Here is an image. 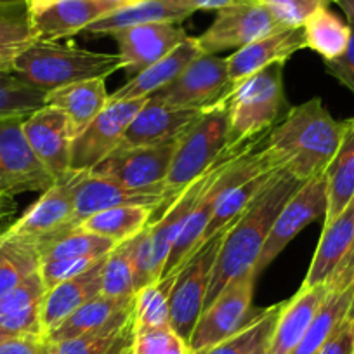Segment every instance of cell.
Masks as SVG:
<instances>
[{
    "label": "cell",
    "mask_w": 354,
    "mask_h": 354,
    "mask_svg": "<svg viewBox=\"0 0 354 354\" xmlns=\"http://www.w3.org/2000/svg\"><path fill=\"white\" fill-rule=\"evenodd\" d=\"M346 120H335L319 97L290 108L266 139L277 169L301 183L325 174L339 149Z\"/></svg>",
    "instance_id": "obj_1"
},
{
    "label": "cell",
    "mask_w": 354,
    "mask_h": 354,
    "mask_svg": "<svg viewBox=\"0 0 354 354\" xmlns=\"http://www.w3.org/2000/svg\"><path fill=\"white\" fill-rule=\"evenodd\" d=\"M301 185L299 179L285 172L283 169H277L257 198L236 221L230 224L214 268L205 297V308L216 301L217 295L230 281L255 271L259 255L270 236L278 214Z\"/></svg>",
    "instance_id": "obj_2"
},
{
    "label": "cell",
    "mask_w": 354,
    "mask_h": 354,
    "mask_svg": "<svg viewBox=\"0 0 354 354\" xmlns=\"http://www.w3.org/2000/svg\"><path fill=\"white\" fill-rule=\"evenodd\" d=\"M118 70H124L118 54L94 53L73 42L35 40L18 57L12 73L44 93H50L77 82L106 78Z\"/></svg>",
    "instance_id": "obj_3"
},
{
    "label": "cell",
    "mask_w": 354,
    "mask_h": 354,
    "mask_svg": "<svg viewBox=\"0 0 354 354\" xmlns=\"http://www.w3.org/2000/svg\"><path fill=\"white\" fill-rule=\"evenodd\" d=\"M230 148L264 136L288 111L283 64L277 63L233 85L226 97Z\"/></svg>",
    "instance_id": "obj_4"
},
{
    "label": "cell",
    "mask_w": 354,
    "mask_h": 354,
    "mask_svg": "<svg viewBox=\"0 0 354 354\" xmlns=\"http://www.w3.org/2000/svg\"><path fill=\"white\" fill-rule=\"evenodd\" d=\"M230 148V124L226 101L203 110L179 136L172 163L165 177V189L176 198L198 177L205 176Z\"/></svg>",
    "instance_id": "obj_5"
},
{
    "label": "cell",
    "mask_w": 354,
    "mask_h": 354,
    "mask_svg": "<svg viewBox=\"0 0 354 354\" xmlns=\"http://www.w3.org/2000/svg\"><path fill=\"white\" fill-rule=\"evenodd\" d=\"M219 163V162H217ZM216 163V165H217ZM216 165L198 177L196 181L186 186L172 202L167 205L165 212L156 223H149L141 233L138 234V247H136L134 264H136V292L141 290L151 281L158 280L163 274L165 264L170 257L177 238L185 230V224L202 193L203 186L209 181L210 174Z\"/></svg>",
    "instance_id": "obj_6"
},
{
    "label": "cell",
    "mask_w": 354,
    "mask_h": 354,
    "mask_svg": "<svg viewBox=\"0 0 354 354\" xmlns=\"http://www.w3.org/2000/svg\"><path fill=\"white\" fill-rule=\"evenodd\" d=\"M227 227L203 240L177 268L176 285L170 297V328L186 344L192 339L196 322L205 308L207 292Z\"/></svg>",
    "instance_id": "obj_7"
},
{
    "label": "cell",
    "mask_w": 354,
    "mask_h": 354,
    "mask_svg": "<svg viewBox=\"0 0 354 354\" xmlns=\"http://www.w3.org/2000/svg\"><path fill=\"white\" fill-rule=\"evenodd\" d=\"M257 278L255 271L234 278L223 288L216 301L203 309L188 342L189 353H198L223 342L261 313V309L252 308Z\"/></svg>",
    "instance_id": "obj_8"
},
{
    "label": "cell",
    "mask_w": 354,
    "mask_h": 354,
    "mask_svg": "<svg viewBox=\"0 0 354 354\" xmlns=\"http://www.w3.org/2000/svg\"><path fill=\"white\" fill-rule=\"evenodd\" d=\"M233 84L227 75L226 57L202 54L169 85L156 91L155 100L174 108L203 111L226 101Z\"/></svg>",
    "instance_id": "obj_9"
},
{
    "label": "cell",
    "mask_w": 354,
    "mask_h": 354,
    "mask_svg": "<svg viewBox=\"0 0 354 354\" xmlns=\"http://www.w3.org/2000/svg\"><path fill=\"white\" fill-rule=\"evenodd\" d=\"M25 118L0 120V193L12 198L21 193H44L56 181L26 141L23 132Z\"/></svg>",
    "instance_id": "obj_10"
},
{
    "label": "cell",
    "mask_w": 354,
    "mask_h": 354,
    "mask_svg": "<svg viewBox=\"0 0 354 354\" xmlns=\"http://www.w3.org/2000/svg\"><path fill=\"white\" fill-rule=\"evenodd\" d=\"M326 176L313 177L302 183L297 192L287 200L283 209L278 214L271 233L266 240L264 248L259 255L255 274L261 277L262 271L285 250L288 243L301 233L304 227L316 219H325L326 214Z\"/></svg>",
    "instance_id": "obj_11"
},
{
    "label": "cell",
    "mask_w": 354,
    "mask_h": 354,
    "mask_svg": "<svg viewBox=\"0 0 354 354\" xmlns=\"http://www.w3.org/2000/svg\"><path fill=\"white\" fill-rule=\"evenodd\" d=\"M80 172L70 170L56 179L39 200L4 231L9 236H23L37 245L68 233L75 224V185Z\"/></svg>",
    "instance_id": "obj_12"
},
{
    "label": "cell",
    "mask_w": 354,
    "mask_h": 354,
    "mask_svg": "<svg viewBox=\"0 0 354 354\" xmlns=\"http://www.w3.org/2000/svg\"><path fill=\"white\" fill-rule=\"evenodd\" d=\"M148 97L110 101L71 145V170L87 172L120 146L125 131Z\"/></svg>",
    "instance_id": "obj_13"
},
{
    "label": "cell",
    "mask_w": 354,
    "mask_h": 354,
    "mask_svg": "<svg viewBox=\"0 0 354 354\" xmlns=\"http://www.w3.org/2000/svg\"><path fill=\"white\" fill-rule=\"evenodd\" d=\"M176 145L177 139L142 148L118 146L88 172L125 188H149L163 185L172 163Z\"/></svg>",
    "instance_id": "obj_14"
},
{
    "label": "cell",
    "mask_w": 354,
    "mask_h": 354,
    "mask_svg": "<svg viewBox=\"0 0 354 354\" xmlns=\"http://www.w3.org/2000/svg\"><path fill=\"white\" fill-rule=\"evenodd\" d=\"M280 28L283 26L278 25L261 0H254L217 11L212 25L196 40L203 53L216 54L227 49H241Z\"/></svg>",
    "instance_id": "obj_15"
},
{
    "label": "cell",
    "mask_w": 354,
    "mask_h": 354,
    "mask_svg": "<svg viewBox=\"0 0 354 354\" xmlns=\"http://www.w3.org/2000/svg\"><path fill=\"white\" fill-rule=\"evenodd\" d=\"M170 202L172 198L167 193L165 185L149 186V188H125L117 183L94 176L87 170L80 172L75 185V224L93 214L113 207L145 205L160 209L162 205H169Z\"/></svg>",
    "instance_id": "obj_16"
},
{
    "label": "cell",
    "mask_w": 354,
    "mask_h": 354,
    "mask_svg": "<svg viewBox=\"0 0 354 354\" xmlns=\"http://www.w3.org/2000/svg\"><path fill=\"white\" fill-rule=\"evenodd\" d=\"M30 148L44 167L59 179L71 170V136L66 115L53 106H42L23 122Z\"/></svg>",
    "instance_id": "obj_17"
},
{
    "label": "cell",
    "mask_w": 354,
    "mask_h": 354,
    "mask_svg": "<svg viewBox=\"0 0 354 354\" xmlns=\"http://www.w3.org/2000/svg\"><path fill=\"white\" fill-rule=\"evenodd\" d=\"M111 37L118 46L125 73L132 78L176 49L188 33L176 23H151L118 30Z\"/></svg>",
    "instance_id": "obj_18"
},
{
    "label": "cell",
    "mask_w": 354,
    "mask_h": 354,
    "mask_svg": "<svg viewBox=\"0 0 354 354\" xmlns=\"http://www.w3.org/2000/svg\"><path fill=\"white\" fill-rule=\"evenodd\" d=\"M302 49H308L304 28H280L262 39L254 40L226 57L231 84H240L241 80L271 64H285Z\"/></svg>",
    "instance_id": "obj_19"
},
{
    "label": "cell",
    "mask_w": 354,
    "mask_h": 354,
    "mask_svg": "<svg viewBox=\"0 0 354 354\" xmlns=\"http://www.w3.org/2000/svg\"><path fill=\"white\" fill-rule=\"evenodd\" d=\"M202 111L174 108L155 97H148L145 106L131 122L122 139V148L156 146L179 139Z\"/></svg>",
    "instance_id": "obj_20"
},
{
    "label": "cell",
    "mask_w": 354,
    "mask_h": 354,
    "mask_svg": "<svg viewBox=\"0 0 354 354\" xmlns=\"http://www.w3.org/2000/svg\"><path fill=\"white\" fill-rule=\"evenodd\" d=\"M104 259L106 257L100 259L93 268H88L78 277L61 281L46 292L40 302V322H42L44 335H50L71 313L101 294V271H103Z\"/></svg>",
    "instance_id": "obj_21"
},
{
    "label": "cell",
    "mask_w": 354,
    "mask_h": 354,
    "mask_svg": "<svg viewBox=\"0 0 354 354\" xmlns=\"http://www.w3.org/2000/svg\"><path fill=\"white\" fill-rule=\"evenodd\" d=\"M205 54L200 47L196 37H186L176 49L170 50L167 56L153 63L141 73L132 77L127 84L117 88L110 94V101L138 100V97H149L162 87L176 80L196 57Z\"/></svg>",
    "instance_id": "obj_22"
},
{
    "label": "cell",
    "mask_w": 354,
    "mask_h": 354,
    "mask_svg": "<svg viewBox=\"0 0 354 354\" xmlns=\"http://www.w3.org/2000/svg\"><path fill=\"white\" fill-rule=\"evenodd\" d=\"M328 292L326 285L301 287L290 301H285L266 354H290L302 340Z\"/></svg>",
    "instance_id": "obj_23"
},
{
    "label": "cell",
    "mask_w": 354,
    "mask_h": 354,
    "mask_svg": "<svg viewBox=\"0 0 354 354\" xmlns=\"http://www.w3.org/2000/svg\"><path fill=\"white\" fill-rule=\"evenodd\" d=\"M192 15H195V11L186 4V0H139L134 4L108 12L97 21L91 23L85 32L93 35H113L118 30L129 26L151 25V23L181 25Z\"/></svg>",
    "instance_id": "obj_24"
},
{
    "label": "cell",
    "mask_w": 354,
    "mask_h": 354,
    "mask_svg": "<svg viewBox=\"0 0 354 354\" xmlns=\"http://www.w3.org/2000/svg\"><path fill=\"white\" fill-rule=\"evenodd\" d=\"M111 11H115L113 6L101 0H61L42 15L30 19V25L37 40L68 39L85 32L91 23Z\"/></svg>",
    "instance_id": "obj_25"
},
{
    "label": "cell",
    "mask_w": 354,
    "mask_h": 354,
    "mask_svg": "<svg viewBox=\"0 0 354 354\" xmlns=\"http://www.w3.org/2000/svg\"><path fill=\"white\" fill-rule=\"evenodd\" d=\"M110 94L104 78L77 82L66 87L50 91L46 96V106L57 108L66 115L73 139L80 136L88 124L106 108Z\"/></svg>",
    "instance_id": "obj_26"
},
{
    "label": "cell",
    "mask_w": 354,
    "mask_h": 354,
    "mask_svg": "<svg viewBox=\"0 0 354 354\" xmlns=\"http://www.w3.org/2000/svg\"><path fill=\"white\" fill-rule=\"evenodd\" d=\"M354 238V202L332 223L323 224L319 243L301 287L326 285L349 252Z\"/></svg>",
    "instance_id": "obj_27"
},
{
    "label": "cell",
    "mask_w": 354,
    "mask_h": 354,
    "mask_svg": "<svg viewBox=\"0 0 354 354\" xmlns=\"http://www.w3.org/2000/svg\"><path fill=\"white\" fill-rule=\"evenodd\" d=\"M134 299H117L108 295H96L75 313H71L49 337L54 342L75 339L84 333L96 332L118 322H127L134 316Z\"/></svg>",
    "instance_id": "obj_28"
},
{
    "label": "cell",
    "mask_w": 354,
    "mask_h": 354,
    "mask_svg": "<svg viewBox=\"0 0 354 354\" xmlns=\"http://www.w3.org/2000/svg\"><path fill=\"white\" fill-rule=\"evenodd\" d=\"M326 214L323 224L332 223L354 202V118L346 120L339 149L325 170Z\"/></svg>",
    "instance_id": "obj_29"
},
{
    "label": "cell",
    "mask_w": 354,
    "mask_h": 354,
    "mask_svg": "<svg viewBox=\"0 0 354 354\" xmlns=\"http://www.w3.org/2000/svg\"><path fill=\"white\" fill-rule=\"evenodd\" d=\"M153 210L155 209L145 205L113 207V209L101 210V212L85 217L71 230L97 234L118 245L138 236L149 224Z\"/></svg>",
    "instance_id": "obj_30"
},
{
    "label": "cell",
    "mask_w": 354,
    "mask_h": 354,
    "mask_svg": "<svg viewBox=\"0 0 354 354\" xmlns=\"http://www.w3.org/2000/svg\"><path fill=\"white\" fill-rule=\"evenodd\" d=\"M354 306V283L344 290L328 292L316 311L304 337L290 354H316L319 347L333 335L340 323L349 316Z\"/></svg>",
    "instance_id": "obj_31"
},
{
    "label": "cell",
    "mask_w": 354,
    "mask_h": 354,
    "mask_svg": "<svg viewBox=\"0 0 354 354\" xmlns=\"http://www.w3.org/2000/svg\"><path fill=\"white\" fill-rule=\"evenodd\" d=\"M39 245L23 236L0 233V297L39 271Z\"/></svg>",
    "instance_id": "obj_32"
},
{
    "label": "cell",
    "mask_w": 354,
    "mask_h": 354,
    "mask_svg": "<svg viewBox=\"0 0 354 354\" xmlns=\"http://www.w3.org/2000/svg\"><path fill=\"white\" fill-rule=\"evenodd\" d=\"M281 308H283V302L261 309V313L240 332L227 337L226 340L216 344V346L189 354H266Z\"/></svg>",
    "instance_id": "obj_33"
},
{
    "label": "cell",
    "mask_w": 354,
    "mask_h": 354,
    "mask_svg": "<svg viewBox=\"0 0 354 354\" xmlns=\"http://www.w3.org/2000/svg\"><path fill=\"white\" fill-rule=\"evenodd\" d=\"M304 37L308 49L315 50L323 61L342 56L351 39L349 23H344L328 8H322L304 23Z\"/></svg>",
    "instance_id": "obj_34"
},
{
    "label": "cell",
    "mask_w": 354,
    "mask_h": 354,
    "mask_svg": "<svg viewBox=\"0 0 354 354\" xmlns=\"http://www.w3.org/2000/svg\"><path fill=\"white\" fill-rule=\"evenodd\" d=\"M176 278L177 270H174L136 292V328L142 330L170 326V297H172Z\"/></svg>",
    "instance_id": "obj_35"
},
{
    "label": "cell",
    "mask_w": 354,
    "mask_h": 354,
    "mask_svg": "<svg viewBox=\"0 0 354 354\" xmlns=\"http://www.w3.org/2000/svg\"><path fill=\"white\" fill-rule=\"evenodd\" d=\"M136 247L138 236L118 243L106 255L101 271V294L117 299L136 297Z\"/></svg>",
    "instance_id": "obj_36"
},
{
    "label": "cell",
    "mask_w": 354,
    "mask_h": 354,
    "mask_svg": "<svg viewBox=\"0 0 354 354\" xmlns=\"http://www.w3.org/2000/svg\"><path fill=\"white\" fill-rule=\"evenodd\" d=\"M117 243L97 234L84 233L78 230H70L68 233L39 243L40 262L56 261L66 257H106Z\"/></svg>",
    "instance_id": "obj_37"
},
{
    "label": "cell",
    "mask_w": 354,
    "mask_h": 354,
    "mask_svg": "<svg viewBox=\"0 0 354 354\" xmlns=\"http://www.w3.org/2000/svg\"><path fill=\"white\" fill-rule=\"evenodd\" d=\"M274 170L257 174V176L250 177V179H247V181L240 183V185H236L234 188H231L230 192L221 198L219 205H217L216 212H214L212 219H210L209 227L205 230V236H203V240L214 236L217 231H221L223 227L230 226L233 221H236L238 217L247 210V207L257 198L259 193L264 189V186L270 183Z\"/></svg>",
    "instance_id": "obj_38"
},
{
    "label": "cell",
    "mask_w": 354,
    "mask_h": 354,
    "mask_svg": "<svg viewBox=\"0 0 354 354\" xmlns=\"http://www.w3.org/2000/svg\"><path fill=\"white\" fill-rule=\"evenodd\" d=\"M46 96L47 93L33 87L12 71L0 73V120L28 117L46 106Z\"/></svg>",
    "instance_id": "obj_39"
},
{
    "label": "cell",
    "mask_w": 354,
    "mask_h": 354,
    "mask_svg": "<svg viewBox=\"0 0 354 354\" xmlns=\"http://www.w3.org/2000/svg\"><path fill=\"white\" fill-rule=\"evenodd\" d=\"M37 40L28 16L0 18V73H9L18 57Z\"/></svg>",
    "instance_id": "obj_40"
},
{
    "label": "cell",
    "mask_w": 354,
    "mask_h": 354,
    "mask_svg": "<svg viewBox=\"0 0 354 354\" xmlns=\"http://www.w3.org/2000/svg\"><path fill=\"white\" fill-rule=\"evenodd\" d=\"M131 319L113 323V325H108L104 328L96 330V332L84 333V335L75 337V339L56 342L59 354H106Z\"/></svg>",
    "instance_id": "obj_41"
},
{
    "label": "cell",
    "mask_w": 354,
    "mask_h": 354,
    "mask_svg": "<svg viewBox=\"0 0 354 354\" xmlns=\"http://www.w3.org/2000/svg\"><path fill=\"white\" fill-rule=\"evenodd\" d=\"M283 28H302L318 9L328 8L333 0H261Z\"/></svg>",
    "instance_id": "obj_42"
},
{
    "label": "cell",
    "mask_w": 354,
    "mask_h": 354,
    "mask_svg": "<svg viewBox=\"0 0 354 354\" xmlns=\"http://www.w3.org/2000/svg\"><path fill=\"white\" fill-rule=\"evenodd\" d=\"M134 354H189V349L170 326L136 328Z\"/></svg>",
    "instance_id": "obj_43"
},
{
    "label": "cell",
    "mask_w": 354,
    "mask_h": 354,
    "mask_svg": "<svg viewBox=\"0 0 354 354\" xmlns=\"http://www.w3.org/2000/svg\"><path fill=\"white\" fill-rule=\"evenodd\" d=\"M46 292L47 288L44 285L42 277H40L39 271H35L28 278H25L21 283L16 285L12 290L0 297V316L11 315V313L21 311L28 306L37 304V302L42 301Z\"/></svg>",
    "instance_id": "obj_44"
},
{
    "label": "cell",
    "mask_w": 354,
    "mask_h": 354,
    "mask_svg": "<svg viewBox=\"0 0 354 354\" xmlns=\"http://www.w3.org/2000/svg\"><path fill=\"white\" fill-rule=\"evenodd\" d=\"M103 259V257H101ZM100 259L93 257H66V259H56V261H47L40 262L39 273L42 277L44 285L46 288L56 287L61 281H66L70 278L78 277L84 271H87L88 268H93Z\"/></svg>",
    "instance_id": "obj_45"
},
{
    "label": "cell",
    "mask_w": 354,
    "mask_h": 354,
    "mask_svg": "<svg viewBox=\"0 0 354 354\" xmlns=\"http://www.w3.org/2000/svg\"><path fill=\"white\" fill-rule=\"evenodd\" d=\"M40 302L21 311L0 316V330L11 337H46L40 322Z\"/></svg>",
    "instance_id": "obj_46"
},
{
    "label": "cell",
    "mask_w": 354,
    "mask_h": 354,
    "mask_svg": "<svg viewBox=\"0 0 354 354\" xmlns=\"http://www.w3.org/2000/svg\"><path fill=\"white\" fill-rule=\"evenodd\" d=\"M351 26V39L347 49L337 59L325 61L326 73L332 75L340 85L354 94V25Z\"/></svg>",
    "instance_id": "obj_47"
},
{
    "label": "cell",
    "mask_w": 354,
    "mask_h": 354,
    "mask_svg": "<svg viewBox=\"0 0 354 354\" xmlns=\"http://www.w3.org/2000/svg\"><path fill=\"white\" fill-rule=\"evenodd\" d=\"M316 354H354V318L351 313Z\"/></svg>",
    "instance_id": "obj_48"
},
{
    "label": "cell",
    "mask_w": 354,
    "mask_h": 354,
    "mask_svg": "<svg viewBox=\"0 0 354 354\" xmlns=\"http://www.w3.org/2000/svg\"><path fill=\"white\" fill-rule=\"evenodd\" d=\"M354 283V238L353 243H351L349 252L344 257V261L340 262V266L335 270V273L332 274V278L328 280L326 287L330 288V292L333 290H344L349 285Z\"/></svg>",
    "instance_id": "obj_49"
},
{
    "label": "cell",
    "mask_w": 354,
    "mask_h": 354,
    "mask_svg": "<svg viewBox=\"0 0 354 354\" xmlns=\"http://www.w3.org/2000/svg\"><path fill=\"white\" fill-rule=\"evenodd\" d=\"M44 337H11L0 344V354H39Z\"/></svg>",
    "instance_id": "obj_50"
},
{
    "label": "cell",
    "mask_w": 354,
    "mask_h": 354,
    "mask_svg": "<svg viewBox=\"0 0 354 354\" xmlns=\"http://www.w3.org/2000/svg\"><path fill=\"white\" fill-rule=\"evenodd\" d=\"M134 333H136V322L134 318L125 325L118 339L115 340L113 346L110 347L106 354H134Z\"/></svg>",
    "instance_id": "obj_51"
},
{
    "label": "cell",
    "mask_w": 354,
    "mask_h": 354,
    "mask_svg": "<svg viewBox=\"0 0 354 354\" xmlns=\"http://www.w3.org/2000/svg\"><path fill=\"white\" fill-rule=\"evenodd\" d=\"M254 0H186V4L193 9V11H221V9L231 8V6L238 4H248Z\"/></svg>",
    "instance_id": "obj_52"
},
{
    "label": "cell",
    "mask_w": 354,
    "mask_h": 354,
    "mask_svg": "<svg viewBox=\"0 0 354 354\" xmlns=\"http://www.w3.org/2000/svg\"><path fill=\"white\" fill-rule=\"evenodd\" d=\"M28 16L25 0H0V18Z\"/></svg>",
    "instance_id": "obj_53"
},
{
    "label": "cell",
    "mask_w": 354,
    "mask_h": 354,
    "mask_svg": "<svg viewBox=\"0 0 354 354\" xmlns=\"http://www.w3.org/2000/svg\"><path fill=\"white\" fill-rule=\"evenodd\" d=\"M61 0H25L26 4V12H28V18H35V16L42 15L44 11H47L49 8L56 6Z\"/></svg>",
    "instance_id": "obj_54"
},
{
    "label": "cell",
    "mask_w": 354,
    "mask_h": 354,
    "mask_svg": "<svg viewBox=\"0 0 354 354\" xmlns=\"http://www.w3.org/2000/svg\"><path fill=\"white\" fill-rule=\"evenodd\" d=\"M15 198L9 195H4V193H0V223L8 219V217H11L15 214Z\"/></svg>",
    "instance_id": "obj_55"
},
{
    "label": "cell",
    "mask_w": 354,
    "mask_h": 354,
    "mask_svg": "<svg viewBox=\"0 0 354 354\" xmlns=\"http://www.w3.org/2000/svg\"><path fill=\"white\" fill-rule=\"evenodd\" d=\"M333 4L339 6L342 12L346 15V19L349 25H354V0H333Z\"/></svg>",
    "instance_id": "obj_56"
},
{
    "label": "cell",
    "mask_w": 354,
    "mask_h": 354,
    "mask_svg": "<svg viewBox=\"0 0 354 354\" xmlns=\"http://www.w3.org/2000/svg\"><path fill=\"white\" fill-rule=\"evenodd\" d=\"M39 354H59L57 344L54 342V340H50L49 337H44V339L40 340Z\"/></svg>",
    "instance_id": "obj_57"
},
{
    "label": "cell",
    "mask_w": 354,
    "mask_h": 354,
    "mask_svg": "<svg viewBox=\"0 0 354 354\" xmlns=\"http://www.w3.org/2000/svg\"><path fill=\"white\" fill-rule=\"evenodd\" d=\"M101 2H104V4L113 6L115 9H118V8H124V6H129V4H134V2H139V0H101Z\"/></svg>",
    "instance_id": "obj_58"
},
{
    "label": "cell",
    "mask_w": 354,
    "mask_h": 354,
    "mask_svg": "<svg viewBox=\"0 0 354 354\" xmlns=\"http://www.w3.org/2000/svg\"><path fill=\"white\" fill-rule=\"evenodd\" d=\"M8 339H11V335H8V333L0 330V344H4Z\"/></svg>",
    "instance_id": "obj_59"
},
{
    "label": "cell",
    "mask_w": 354,
    "mask_h": 354,
    "mask_svg": "<svg viewBox=\"0 0 354 354\" xmlns=\"http://www.w3.org/2000/svg\"><path fill=\"white\" fill-rule=\"evenodd\" d=\"M351 316H353V318H354V306H353V309H351Z\"/></svg>",
    "instance_id": "obj_60"
}]
</instances>
